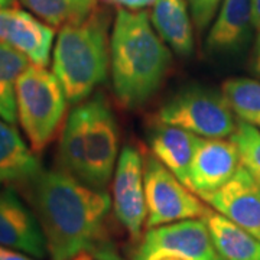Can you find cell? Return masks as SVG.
Returning a JSON list of instances; mask_svg holds the SVG:
<instances>
[{"label": "cell", "mask_w": 260, "mask_h": 260, "mask_svg": "<svg viewBox=\"0 0 260 260\" xmlns=\"http://www.w3.org/2000/svg\"><path fill=\"white\" fill-rule=\"evenodd\" d=\"M71 260H95V259H94L90 253H80V254H77V256L73 257Z\"/></svg>", "instance_id": "obj_29"}, {"label": "cell", "mask_w": 260, "mask_h": 260, "mask_svg": "<svg viewBox=\"0 0 260 260\" xmlns=\"http://www.w3.org/2000/svg\"><path fill=\"white\" fill-rule=\"evenodd\" d=\"M251 2V18H253V26L260 32V0H250Z\"/></svg>", "instance_id": "obj_27"}, {"label": "cell", "mask_w": 260, "mask_h": 260, "mask_svg": "<svg viewBox=\"0 0 260 260\" xmlns=\"http://www.w3.org/2000/svg\"><path fill=\"white\" fill-rule=\"evenodd\" d=\"M51 260L90 253L95 260H120L107 233L110 195L67 171L42 169L26 184Z\"/></svg>", "instance_id": "obj_1"}, {"label": "cell", "mask_w": 260, "mask_h": 260, "mask_svg": "<svg viewBox=\"0 0 260 260\" xmlns=\"http://www.w3.org/2000/svg\"><path fill=\"white\" fill-rule=\"evenodd\" d=\"M143 168L139 150L124 146L113 175V211L133 240L140 237L148 217Z\"/></svg>", "instance_id": "obj_9"}, {"label": "cell", "mask_w": 260, "mask_h": 260, "mask_svg": "<svg viewBox=\"0 0 260 260\" xmlns=\"http://www.w3.org/2000/svg\"><path fill=\"white\" fill-rule=\"evenodd\" d=\"M204 220L214 246L224 260H260V240L223 214L208 211Z\"/></svg>", "instance_id": "obj_18"}, {"label": "cell", "mask_w": 260, "mask_h": 260, "mask_svg": "<svg viewBox=\"0 0 260 260\" xmlns=\"http://www.w3.org/2000/svg\"><path fill=\"white\" fill-rule=\"evenodd\" d=\"M146 227H158L191 218H204L210 210L203 200L182 184L152 153L146 156L145 168Z\"/></svg>", "instance_id": "obj_7"}, {"label": "cell", "mask_w": 260, "mask_h": 260, "mask_svg": "<svg viewBox=\"0 0 260 260\" xmlns=\"http://www.w3.org/2000/svg\"><path fill=\"white\" fill-rule=\"evenodd\" d=\"M200 198L260 240V185L243 165L229 182Z\"/></svg>", "instance_id": "obj_10"}, {"label": "cell", "mask_w": 260, "mask_h": 260, "mask_svg": "<svg viewBox=\"0 0 260 260\" xmlns=\"http://www.w3.org/2000/svg\"><path fill=\"white\" fill-rule=\"evenodd\" d=\"M37 18L51 25L62 28L80 23L97 10L99 0H20Z\"/></svg>", "instance_id": "obj_20"}, {"label": "cell", "mask_w": 260, "mask_h": 260, "mask_svg": "<svg viewBox=\"0 0 260 260\" xmlns=\"http://www.w3.org/2000/svg\"><path fill=\"white\" fill-rule=\"evenodd\" d=\"M200 139L188 130L159 123L152 132L149 145L152 155L186 185L189 165Z\"/></svg>", "instance_id": "obj_17"}, {"label": "cell", "mask_w": 260, "mask_h": 260, "mask_svg": "<svg viewBox=\"0 0 260 260\" xmlns=\"http://www.w3.org/2000/svg\"><path fill=\"white\" fill-rule=\"evenodd\" d=\"M29 64L22 52L0 42V119L10 124L18 123L16 83Z\"/></svg>", "instance_id": "obj_19"}, {"label": "cell", "mask_w": 260, "mask_h": 260, "mask_svg": "<svg viewBox=\"0 0 260 260\" xmlns=\"http://www.w3.org/2000/svg\"><path fill=\"white\" fill-rule=\"evenodd\" d=\"M227 103L233 113L244 123L260 130V81L246 77L229 78L223 84Z\"/></svg>", "instance_id": "obj_21"}, {"label": "cell", "mask_w": 260, "mask_h": 260, "mask_svg": "<svg viewBox=\"0 0 260 260\" xmlns=\"http://www.w3.org/2000/svg\"><path fill=\"white\" fill-rule=\"evenodd\" d=\"M13 3H15V0H0V9L13 6Z\"/></svg>", "instance_id": "obj_30"}, {"label": "cell", "mask_w": 260, "mask_h": 260, "mask_svg": "<svg viewBox=\"0 0 260 260\" xmlns=\"http://www.w3.org/2000/svg\"><path fill=\"white\" fill-rule=\"evenodd\" d=\"M172 64L171 48L145 10L119 9L110 35V73L116 99L138 109L158 93Z\"/></svg>", "instance_id": "obj_2"}, {"label": "cell", "mask_w": 260, "mask_h": 260, "mask_svg": "<svg viewBox=\"0 0 260 260\" xmlns=\"http://www.w3.org/2000/svg\"><path fill=\"white\" fill-rule=\"evenodd\" d=\"M52 51V73L62 85L68 103L87 100L109 74L107 15L97 9L83 22L62 26Z\"/></svg>", "instance_id": "obj_3"}, {"label": "cell", "mask_w": 260, "mask_h": 260, "mask_svg": "<svg viewBox=\"0 0 260 260\" xmlns=\"http://www.w3.org/2000/svg\"><path fill=\"white\" fill-rule=\"evenodd\" d=\"M240 165V153L232 139L201 138L189 165L186 186L198 197L213 192L229 182Z\"/></svg>", "instance_id": "obj_11"}, {"label": "cell", "mask_w": 260, "mask_h": 260, "mask_svg": "<svg viewBox=\"0 0 260 260\" xmlns=\"http://www.w3.org/2000/svg\"><path fill=\"white\" fill-rule=\"evenodd\" d=\"M253 26L250 0H223L205 39L210 56H230L239 52Z\"/></svg>", "instance_id": "obj_14"}, {"label": "cell", "mask_w": 260, "mask_h": 260, "mask_svg": "<svg viewBox=\"0 0 260 260\" xmlns=\"http://www.w3.org/2000/svg\"><path fill=\"white\" fill-rule=\"evenodd\" d=\"M30 257H29V254L26 256V253H22V251L0 244V260H34Z\"/></svg>", "instance_id": "obj_25"}, {"label": "cell", "mask_w": 260, "mask_h": 260, "mask_svg": "<svg viewBox=\"0 0 260 260\" xmlns=\"http://www.w3.org/2000/svg\"><path fill=\"white\" fill-rule=\"evenodd\" d=\"M85 109L84 175L87 185L104 189L114 175L119 160V127L110 104L103 94L83 103Z\"/></svg>", "instance_id": "obj_6"}, {"label": "cell", "mask_w": 260, "mask_h": 260, "mask_svg": "<svg viewBox=\"0 0 260 260\" xmlns=\"http://www.w3.org/2000/svg\"><path fill=\"white\" fill-rule=\"evenodd\" d=\"M232 140L239 149L242 165L260 185V130L239 120Z\"/></svg>", "instance_id": "obj_22"}, {"label": "cell", "mask_w": 260, "mask_h": 260, "mask_svg": "<svg viewBox=\"0 0 260 260\" xmlns=\"http://www.w3.org/2000/svg\"><path fill=\"white\" fill-rule=\"evenodd\" d=\"M253 73L260 77V32H257V39H256V44H254V52H253Z\"/></svg>", "instance_id": "obj_26"}, {"label": "cell", "mask_w": 260, "mask_h": 260, "mask_svg": "<svg viewBox=\"0 0 260 260\" xmlns=\"http://www.w3.org/2000/svg\"><path fill=\"white\" fill-rule=\"evenodd\" d=\"M41 171L35 152L15 124L0 119V188L26 185Z\"/></svg>", "instance_id": "obj_15"}, {"label": "cell", "mask_w": 260, "mask_h": 260, "mask_svg": "<svg viewBox=\"0 0 260 260\" xmlns=\"http://www.w3.org/2000/svg\"><path fill=\"white\" fill-rule=\"evenodd\" d=\"M107 3H112L119 9L127 10H143L145 8L153 6L155 0H106Z\"/></svg>", "instance_id": "obj_24"}, {"label": "cell", "mask_w": 260, "mask_h": 260, "mask_svg": "<svg viewBox=\"0 0 260 260\" xmlns=\"http://www.w3.org/2000/svg\"><path fill=\"white\" fill-rule=\"evenodd\" d=\"M178 254L189 260H224L214 246L204 218H191L148 229L133 260Z\"/></svg>", "instance_id": "obj_8"}, {"label": "cell", "mask_w": 260, "mask_h": 260, "mask_svg": "<svg viewBox=\"0 0 260 260\" xmlns=\"http://www.w3.org/2000/svg\"><path fill=\"white\" fill-rule=\"evenodd\" d=\"M68 99L54 73L29 64L16 83L18 121L30 149L39 153L54 140L64 120Z\"/></svg>", "instance_id": "obj_4"}, {"label": "cell", "mask_w": 260, "mask_h": 260, "mask_svg": "<svg viewBox=\"0 0 260 260\" xmlns=\"http://www.w3.org/2000/svg\"><path fill=\"white\" fill-rule=\"evenodd\" d=\"M192 16L194 26L198 30H204L215 18L223 0H186Z\"/></svg>", "instance_id": "obj_23"}, {"label": "cell", "mask_w": 260, "mask_h": 260, "mask_svg": "<svg viewBox=\"0 0 260 260\" xmlns=\"http://www.w3.org/2000/svg\"><path fill=\"white\" fill-rule=\"evenodd\" d=\"M186 0H155L150 20L162 41L175 54L194 52V22Z\"/></svg>", "instance_id": "obj_16"}, {"label": "cell", "mask_w": 260, "mask_h": 260, "mask_svg": "<svg viewBox=\"0 0 260 260\" xmlns=\"http://www.w3.org/2000/svg\"><path fill=\"white\" fill-rule=\"evenodd\" d=\"M156 120L210 139L232 136L237 126L224 94L205 87L181 90L162 104Z\"/></svg>", "instance_id": "obj_5"}, {"label": "cell", "mask_w": 260, "mask_h": 260, "mask_svg": "<svg viewBox=\"0 0 260 260\" xmlns=\"http://www.w3.org/2000/svg\"><path fill=\"white\" fill-rule=\"evenodd\" d=\"M0 244L37 259H44L48 251L37 215L10 186L0 188Z\"/></svg>", "instance_id": "obj_13"}, {"label": "cell", "mask_w": 260, "mask_h": 260, "mask_svg": "<svg viewBox=\"0 0 260 260\" xmlns=\"http://www.w3.org/2000/svg\"><path fill=\"white\" fill-rule=\"evenodd\" d=\"M152 260H189L184 257V256H178V254H160L158 257Z\"/></svg>", "instance_id": "obj_28"}, {"label": "cell", "mask_w": 260, "mask_h": 260, "mask_svg": "<svg viewBox=\"0 0 260 260\" xmlns=\"http://www.w3.org/2000/svg\"><path fill=\"white\" fill-rule=\"evenodd\" d=\"M55 30L35 15L15 6L0 9V42L22 52L30 64L47 67Z\"/></svg>", "instance_id": "obj_12"}]
</instances>
